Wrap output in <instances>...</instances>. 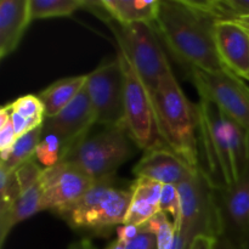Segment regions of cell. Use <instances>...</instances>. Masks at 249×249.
Masks as SVG:
<instances>
[{
    "instance_id": "cell-32",
    "label": "cell",
    "mask_w": 249,
    "mask_h": 249,
    "mask_svg": "<svg viewBox=\"0 0 249 249\" xmlns=\"http://www.w3.org/2000/svg\"><path fill=\"white\" fill-rule=\"evenodd\" d=\"M214 238L208 237V236H198L195 238L190 249H212L213 247Z\"/></svg>"
},
{
    "instance_id": "cell-10",
    "label": "cell",
    "mask_w": 249,
    "mask_h": 249,
    "mask_svg": "<svg viewBox=\"0 0 249 249\" xmlns=\"http://www.w3.org/2000/svg\"><path fill=\"white\" fill-rule=\"evenodd\" d=\"M85 89L102 126H124V75L118 57L87 74Z\"/></svg>"
},
{
    "instance_id": "cell-21",
    "label": "cell",
    "mask_w": 249,
    "mask_h": 249,
    "mask_svg": "<svg viewBox=\"0 0 249 249\" xmlns=\"http://www.w3.org/2000/svg\"><path fill=\"white\" fill-rule=\"evenodd\" d=\"M9 108L17 138L41 126L46 119L43 102L36 95L18 97L9 104Z\"/></svg>"
},
{
    "instance_id": "cell-1",
    "label": "cell",
    "mask_w": 249,
    "mask_h": 249,
    "mask_svg": "<svg viewBox=\"0 0 249 249\" xmlns=\"http://www.w3.org/2000/svg\"><path fill=\"white\" fill-rule=\"evenodd\" d=\"M216 22L202 1L160 0L153 27L173 56L190 71L223 72L228 70L216 50Z\"/></svg>"
},
{
    "instance_id": "cell-8",
    "label": "cell",
    "mask_w": 249,
    "mask_h": 249,
    "mask_svg": "<svg viewBox=\"0 0 249 249\" xmlns=\"http://www.w3.org/2000/svg\"><path fill=\"white\" fill-rule=\"evenodd\" d=\"M181 219L177 228L189 242L198 236L215 238L220 235L214 186L201 168L178 185Z\"/></svg>"
},
{
    "instance_id": "cell-31",
    "label": "cell",
    "mask_w": 249,
    "mask_h": 249,
    "mask_svg": "<svg viewBox=\"0 0 249 249\" xmlns=\"http://www.w3.org/2000/svg\"><path fill=\"white\" fill-rule=\"evenodd\" d=\"M141 226H134V225H122L117 229V238L123 241L124 243L128 245L129 242L134 240L136 236L140 232Z\"/></svg>"
},
{
    "instance_id": "cell-6",
    "label": "cell",
    "mask_w": 249,
    "mask_h": 249,
    "mask_svg": "<svg viewBox=\"0 0 249 249\" xmlns=\"http://www.w3.org/2000/svg\"><path fill=\"white\" fill-rule=\"evenodd\" d=\"M102 18L107 19L106 22L113 32L118 50L126 56L152 94L160 80L173 72L153 24L134 23L123 26L108 16H102Z\"/></svg>"
},
{
    "instance_id": "cell-26",
    "label": "cell",
    "mask_w": 249,
    "mask_h": 249,
    "mask_svg": "<svg viewBox=\"0 0 249 249\" xmlns=\"http://www.w3.org/2000/svg\"><path fill=\"white\" fill-rule=\"evenodd\" d=\"M145 225L155 233L157 249H173L177 229L169 215L160 212Z\"/></svg>"
},
{
    "instance_id": "cell-29",
    "label": "cell",
    "mask_w": 249,
    "mask_h": 249,
    "mask_svg": "<svg viewBox=\"0 0 249 249\" xmlns=\"http://www.w3.org/2000/svg\"><path fill=\"white\" fill-rule=\"evenodd\" d=\"M16 140L17 135L11 123L9 105H5L0 109V158H1V162L6 160Z\"/></svg>"
},
{
    "instance_id": "cell-15",
    "label": "cell",
    "mask_w": 249,
    "mask_h": 249,
    "mask_svg": "<svg viewBox=\"0 0 249 249\" xmlns=\"http://www.w3.org/2000/svg\"><path fill=\"white\" fill-rule=\"evenodd\" d=\"M196 172L167 147L146 151L133 168L136 178H147L162 185L175 186Z\"/></svg>"
},
{
    "instance_id": "cell-9",
    "label": "cell",
    "mask_w": 249,
    "mask_h": 249,
    "mask_svg": "<svg viewBox=\"0 0 249 249\" xmlns=\"http://www.w3.org/2000/svg\"><path fill=\"white\" fill-rule=\"evenodd\" d=\"M191 79L199 97L213 102L228 118L249 134V88L230 71L204 72L192 70Z\"/></svg>"
},
{
    "instance_id": "cell-5",
    "label": "cell",
    "mask_w": 249,
    "mask_h": 249,
    "mask_svg": "<svg viewBox=\"0 0 249 249\" xmlns=\"http://www.w3.org/2000/svg\"><path fill=\"white\" fill-rule=\"evenodd\" d=\"M133 145L125 126H104L75 143L62 162L99 180L116 175L117 169L133 156Z\"/></svg>"
},
{
    "instance_id": "cell-30",
    "label": "cell",
    "mask_w": 249,
    "mask_h": 249,
    "mask_svg": "<svg viewBox=\"0 0 249 249\" xmlns=\"http://www.w3.org/2000/svg\"><path fill=\"white\" fill-rule=\"evenodd\" d=\"M125 249H157L155 233L146 225L141 226L139 235L126 245Z\"/></svg>"
},
{
    "instance_id": "cell-7",
    "label": "cell",
    "mask_w": 249,
    "mask_h": 249,
    "mask_svg": "<svg viewBox=\"0 0 249 249\" xmlns=\"http://www.w3.org/2000/svg\"><path fill=\"white\" fill-rule=\"evenodd\" d=\"M117 57L124 75V126L129 136L145 152L165 147L150 90L122 51Z\"/></svg>"
},
{
    "instance_id": "cell-22",
    "label": "cell",
    "mask_w": 249,
    "mask_h": 249,
    "mask_svg": "<svg viewBox=\"0 0 249 249\" xmlns=\"http://www.w3.org/2000/svg\"><path fill=\"white\" fill-rule=\"evenodd\" d=\"M41 134H43V125L17 138L6 160H2L0 165L10 172H16L19 167L26 164L29 160H34L36 147L41 139Z\"/></svg>"
},
{
    "instance_id": "cell-14",
    "label": "cell",
    "mask_w": 249,
    "mask_h": 249,
    "mask_svg": "<svg viewBox=\"0 0 249 249\" xmlns=\"http://www.w3.org/2000/svg\"><path fill=\"white\" fill-rule=\"evenodd\" d=\"M215 45L224 67L247 80L249 74V31L235 21H218Z\"/></svg>"
},
{
    "instance_id": "cell-18",
    "label": "cell",
    "mask_w": 249,
    "mask_h": 249,
    "mask_svg": "<svg viewBox=\"0 0 249 249\" xmlns=\"http://www.w3.org/2000/svg\"><path fill=\"white\" fill-rule=\"evenodd\" d=\"M100 5L111 19L123 26L134 23L153 24L160 0H101Z\"/></svg>"
},
{
    "instance_id": "cell-16",
    "label": "cell",
    "mask_w": 249,
    "mask_h": 249,
    "mask_svg": "<svg viewBox=\"0 0 249 249\" xmlns=\"http://www.w3.org/2000/svg\"><path fill=\"white\" fill-rule=\"evenodd\" d=\"M32 22L29 0L0 1V58L14 53Z\"/></svg>"
},
{
    "instance_id": "cell-20",
    "label": "cell",
    "mask_w": 249,
    "mask_h": 249,
    "mask_svg": "<svg viewBox=\"0 0 249 249\" xmlns=\"http://www.w3.org/2000/svg\"><path fill=\"white\" fill-rule=\"evenodd\" d=\"M87 83V74L63 78L39 92L38 97L45 108V117L51 118L60 113L75 99Z\"/></svg>"
},
{
    "instance_id": "cell-36",
    "label": "cell",
    "mask_w": 249,
    "mask_h": 249,
    "mask_svg": "<svg viewBox=\"0 0 249 249\" xmlns=\"http://www.w3.org/2000/svg\"><path fill=\"white\" fill-rule=\"evenodd\" d=\"M235 22H237V23H240L241 26L246 27V28L249 29V16L240 17V18H236Z\"/></svg>"
},
{
    "instance_id": "cell-4",
    "label": "cell",
    "mask_w": 249,
    "mask_h": 249,
    "mask_svg": "<svg viewBox=\"0 0 249 249\" xmlns=\"http://www.w3.org/2000/svg\"><path fill=\"white\" fill-rule=\"evenodd\" d=\"M116 175L102 178L70 208L58 213L68 225L92 235H108L124 225L131 202V189L114 186Z\"/></svg>"
},
{
    "instance_id": "cell-13",
    "label": "cell",
    "mask_w": 249,
    "mask_h": 249,
    "mask_svg": "<svg viewBox=\"0 0 249 249\" xmlns=\"http://www.w3.org/2000/svg\"><path fill=\"white\" fill-rule=\"evenodd\" d=\"M94 124H97L96 116L84 87L60 113L45 119L43 131L56 134L62 140L68 153L75 143L89 135V130Z\"/></svg>"
},
{
    "instance_id": "cell-17",
    "label": "cell",
    "mask_w": 249,
    "mask_h": 249,
    "mask_svg": "<svg viewBox=\"0 0 249 249\" xmlns=\"http://www.w3.org/2000/svg\"><path fill=\"white\" fill-rule=\"evenodd\" d=\"M130 189L133 195L124 225L143 226L160 212L163 185L147 178H136Z\"/></svg>"
},
{
    "instance_id": "cell-37",
    "label": "cell",
    "mask_w": 249,
    "mask_h": 249,
    "mask_svg": "<svg viewBox=\"0 0 249 249\" xmlns=\"http://www.w3.org/2000/svg\"><path fill=\"white\" fill-rule=\"evenodd\" d=\"M247 80H249V74H248V78H247Z\"/></svg>"
},
{
    "instance_id": "cell-23",
    "label": "cell",
    "mask_w": 249,
    "mask_h": 249,
    "mask_svg": "<svg viewBox=\"0 0 249 249\" xmlns=\"http://www.w3.org/2000/svg\"><path fill=\"white\" fill-rule=\"evenodd\" d=\"M85 0H29L31 19L67 17L79 9H85Z\"/></svg>"
},
{
    "instance_id": "cell-2",
    "label": "cell",
    "mask_w": 249,
    "mask_h": 249,
    "mask_svg": "<svg viewBox=\"0 0 249 249\" xmlns=\"http://www.w3.org/2000/svg\"><path fill=\"white\" fill-rule=\"evenodd\" d=\"M197 106L199 168L216 189L232 186L249 164V134L209 100Z\"/></svg>"
},
{
    "instance_id": "cell-34",
    "label": "cell",
    "mask_w": 249,
    "mask_h": 249,
    "mask_svg": "<svg viewBox=\"0 0 249 249\" xmlns=\"http://www.w3.org/2000/svg\"><path fill=\"white\" fill-rule=\"evenodd\" d=\"M68 249H95V247L88 238H83V240L78 241V242L72 243Z\"/></svg>"
},
{
    "instance_id": "cell-38",
    "label": "cell",
    "mask_w": 249,
    "mask_h": 249,
    "mask_svg": "<svg viewBox=\"0 0 249 249\" xmlns=\"http://www.w3.org/2000/svg\"><path fill=\"white\" fill-rule=\"evenodd\" d=\"M245 28H246V27H245ZM247 29H248V28H247ZM248 31H249V29H248Z\"/></svg>"
},
{
    "instance_id": "cell-24",
    "label": "cell",
    "mask_w": 249,
    "mask_h": 249,
    "mask_svg": "<svg viewBox=\"0 0 249 249\" xmlns=\"http://www.w3.org/2000/svg\"><path fill=\"white\" fill-rule=\"evenodd\" d=\"M67 155L62 140L56 134L44 133L36 151V160L44 165V168H51L57 165Z\"/></svg>"
},
{
    "instance_id": "cell-11",
    "label": "cell",
    "mask_w": 249,
    "mask_h": 249,
    "mask_svg": "<svg viewBox=\"0 0 249 249\" xmlns=\"http://www.w3.org/2000/svg\"><path fill=\"white\" fill-rule=\"evenodd\" d=\"M220 235L237 249H249V164L240 181L214 187Z\"/></svg>"
},
{
    "instance_id": "cell-35",
    "label": "cell",
    "mask_w": 249,
    "mask_h": 249,
    "mask_svg": "<svg viewBox=\"0 0 249 249\" xmlns=\"http://www.w3.org/2000/svg\"><path fill=\"white\" fill-rule=\"evenodd\" d=\"M125 248H126V243H124L123 241L116 238V240H114L106 249H125Z\"/></svg>"
},
{
    "instance_id": "cell-3",
    "label": "cell",
    "mask_w": 249,
    "mask_h": 249,
    "mask_svg": "<svg viewBox=\"0 0 249 249\" xmlns=\"http://www.w3.org/2000/svg\"><path fill=\"white\" fill-rule=\"evenodd\" d=\"M151 96L165 147L198 170V106L185 95L173 72L160 80Z\"/></svg>"
},
{
    "instance_id": "cell-12",
    "label": "cell",
    "mask_w": 249,
    "mask_h": 249,
    "mask_svg": "<svg viewBox=\"0 0 249 249\" xmlns=\"http://www.w3.org/2000/svg\"><path fill=\"white\" fill-rule=\"evenodd\" d=\"M96 181L67 163L61 162L55 167L44 168L41 209L61 213L79 201Z\"/></svg>"
},
{
    "instance_id": "cell-28",
    "label": "cell",
    "mask_w": 249,
    "mask_h": 249,
    "mask_svg": "<svg viewBox=\"0 0 249 249\" xmlns=\"http://www.w3.org/2000/svg\"><path fill=\"white\" fill-rule=\"evenodd\" d=\"M160 209L162 213L170 216L174 223L175 229L179 226L181 219V203L178 186L175 185H163L162 195H160Z\"/></svg>"
},
{
    "instance_id": "cell-33",
    "label": "cell",
    "mask_w": 249,
    "mask_h": 249,
    "mask_svg": "<svg viewBox=\"0 0 249 249\" xmlns=\"http://www.w3.org/2000/svg\"><path fill=\"white\" fill-rule=\"evenodd\" d=\"M212 249H237L233 245H231L228 240L223 237H215L213 240V247Z\"/></svg>"
},
{
    "instance_id": "cell-19",
    "label": "cell",
    "mask_w": 249,
    "mask_h": 249,
    "mask_svg": "<svg viewBox=\"0 0 249 249\" xmlns=\"http://www.w3.org/2000/svg\"><path fill=\"white\" fill-rule=\"evenodd\" d=\"M43 202V185L41 180L36 185L22 190L14 206L4 216L0 218V248L2 249L7 236L17 224L36 215L41 209Z\"/></svg>"
},
{
    "instance_id": "cell-27",
    "label": "cell",
    "mask_w": 249,
    "mask_h": 249,
    "mask_svg": "<svg viewBox=\"0 0 249 249\" xmlns=\"http://www.w3.org/2000/svg\"><path fill=\"white\" fill-rule=\"evenodd\" d=\"M19 195L21 187L15 172H10L0 165V218L11 209Z\"/></svg>"
},
{
    "instance_id": "cell-25",
    "label": "cell",
    "mask_w": 249,
    "mask_h": 249,
    "mask_svg": "<svg viewBox=\"0 0 249 249\" xmlns=\"http://www.w3.org/2000/svg\"><path fill=\"white\" fill-rule=\"evenodd\" d=\"M202 5L218 21H235L249 16V0H209L202 1Z\"/></svg>"
}]
</instances>
